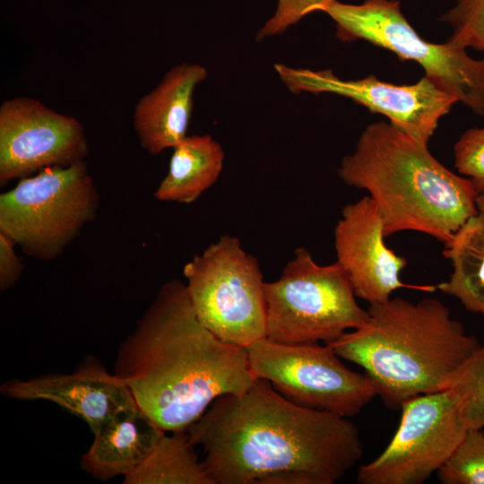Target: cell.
<instances>
[{
    "mask_svg": "<svg viewBox=\"0 0 484 484\" xmlns=\"http://www.w3.org/2000/svg\"><path fill=\"white\" fill-rule=\"evenodd\" d=\"M186 431L213 484H334L363 454L349 418L298 406L258 378L216 398Z\"/></svg>",
    "mask_w": 484,
    "mask_h": 484,
    "instance_id": "1",
    "label": "cell"
},
{
    "mask_svg": "<svg viewBox=\"0 0 484 484\" xmlns=\"http://www.w3.org/2000/svg\"><path fill=\"white\" fill-rule=\"evenodd\" d=\"M114 374L161 430H186L212 402L257 379L246 349L226 342L197 318L186 284L164 283L121 343Z\"/></svg>",
    "mask_w": 484,
    "mask_h": 484,
    "instance_id": "2",
    "label": "cell"
},
{
    "mask_svg": "<svg viewBox=\"0 0 484 484\" xmlns=\"http://www.w3.org/2000/svg\"><path fill=\"white\" fill-rule=\"evenodd\" d=\"M361 327L328 343L360 366L392 409L406 400L449 388L481 342L435 298H391L369 304Z\"/></svg>",
    "mask_w": 484,
    "mask_h": 484,
    "instance_id": "3",
    "label": "cell"
},
{
    "mask_svg": "<svg viewBox=\"0 0 484 484\" xmlns=\"http://www.w3.org/2000/svg\"><path fill=\"white\" fill-rule=\"evenodd\" d=\"M338 175L346 185L369 193L385 237L412 230L445 243L479 212L473 182L448 169L428 144L389 122L365 127Z\"/></svg>",
    "mask_w": 484,
    "mask_h": 484,
    "instance_id": "4",
    "label": "cell"
},
{
    "mask_svg": "<svg viewBox=\"0 0 484 484\" xmlns=\"http://www.w3.org/2000/svg\"><path fill=\"white\" fill-rule=\"evenodd\" d=\"M99 203L84 160L48 167L0 194V231L28 256L51 261L96 218Z\"/></svg>",
    "mask_w": 484,
    "mask_h": 484,
    "instance_id": "5",
    "label": "cell"
},
{
    "mask_svg": "<svg viewBox=\"0 0 484 484\" xmlns=\"http://www.w3.org/2000/svg\"><path fill=\"white\" fill-rule=\"evenodd\" d=\"M264 298L266 338L285 344H328L369 317L343 268L317 264L304 247L294 251L278 280L264 283Z\"/></svg>",
    "mask_w": 484,
    "mask_h": 484,
    "instance_id": "6",
    "label": "cell"
},
{
    "mask_svg": "<svg viewBox=\"0 0 484 484\" xmlns=\"http://www.w3.org/2000/svg\"><path fill=\"white\" fill-rule=\"evenodd\" d=\"M315 12L331 17L341 41L365 40L402 61L418 63L425 76L484 117V58H472L466 48L449 39L433 43L423 39L404 16L398 0H364L358 4L331 0Z\"/></svg>",
    "mask_w": 484,
    "mask_h": 484,
    "instance_id": "7",
    "label": "cell"
},
{
    "mask_svg": "<svg viewBox=\"0 0 484 484\" xmlns=\"http://www.w3.org/2000/svg\"><path fill=\"white\" fill-rule=\"evenodd\" d=\"M199 321L220 340L246 348L266 337L264 283L258 260L224 234L183 268Z\"/></svg>",
    "mask_w": 484,
    "mask_h": 484,
    "instance_id": "8",
    "label": "cell"
},
{
    "mask_svg": "<svg viewBox=\"0 0 484 484\" xmlns=\"http://www.w3.org/2000/svg\"><path fill=\"white\" fill-rule=\"evenodd\" d=\"M385 449L362 465L359 484H422L451 457L471 429L463 397L454 386L411 397Z\"/></svg>",
    "mask_w": 484,
    "mask_h": 484,
    "instance_id": "9",
    "label": "cell"
},
{
    "mask_svg": "<svg viewBox=\"0 0 484 484\" xmlns=\"http://www.w3.org/2000/svg\"><path fill=\"white\" fill-rule=\"evenodd\" d=\"M246 349L255 376L298 406L350 418L377 396L372 380L347 367L328 344H285L265 337Z\"/></svg>",
    "mask_w": 484,
    "mask_h": 484,
    "instance_id": "10",
    "label": "cell"
},
{
    "mask_svg": "<svg viewBox=\"0 0 484 484\" xmlns=\"http://www.w3.org/2000/svg\"><path fill=\"white\" fill-rule=\"evenodd\" d=\"M281 80L294 92L332 93L388 118L389 123L419 143L428 144L440 119L457 99L428 77L411 84H394L369 74L358 80H343L331 69L314 71L277 64Z\"/></svg>",
    "mask_w": 484,
    "mask_h": 484,
    "instance_id": "11",
    "label": "cell"
},
{
    "mask_svg": "<svg viewBox=\"0 0 484 484\" xmlns=\"http://www.w3.org/2000/svg\"><path fill=\"white\" fill-rule=\"evenodd\" d=\"M90 151L82 125L30 97L0 106V186L46 168L84 160Z\"/></svg>",
    "mask_w": 484,
    "mask_h": 484,
    "instance_id": "12",
    "label": "cell"
},
{
    "mask_svg": "<svg viewBox=\"0 0 484 484\" xmlns=\"http://www.w3.org/2000/svg\"><path fill=\"white\" fill-rule=\"evenodd\" d=\"M385 238L383 220L369 195L343 207L334 228L336 262L347 273L356 297L375 304L388 300L402 288L435 290L434 286L401 281L407 261L386 246Z\"/></svg>",
    "mask_w": 484,
    "mask_h": 484,
    "instance_id": "13",
    "label": "cell"
},
{
    "mask_svg": "<svg viewBox=\"0 0 484 484\" xmlns=\"http://www.w3.org/2000/svg\"><path fill=\"white\" fill-rule=\"evenodd\" d=\"M0 391L15 400L54 402L82 419L92 434L122 411L137 405L126 385L95 360L70 374L9 380Z\"/></svg>",
    "mask_w": 484,
    "mask_h": 484,
    "instance_id": "14",
    "label": "cell"
},
{
    "mask_svg": "<svg viewBox=\"0 0 484 484\" xmlns=\"http://www.w3.org/2000/svg\"><path fill=\"white\" fill-rule=\"evenodd\" d=\"M207 77L205 67L183 63L169 70L134 107L133 125L141 146L151 155L177 145L192 117L195 88Z\"/></svg>",
    "mask_w": 484,
    "mask_h": 484,
    "instance_id": "15",
    "label": "cell"
},
{
    "mask_svg": "<svg viewBox=\"0 0 484 484\" xmlns=\"http://www.w3.org/2000/svg\"><path fill=\"white\" fill-rule=\"evenodd\" d=\"M165 433L138 405L127 409L93 434L81 467L104 481L125 477L149 457Z\"/></svg>",
    "mask_w": 484,
    "mask_h": 484,
    "instance_id": "16",
    "label": "cell"
},
{
    "mask_svg": "<svg viewBox=\"0 0 484 484\" xmlns=\"http://www.w3.org/2000/svg\"><path fill=\"white\" fill-rule=\"evenodd\" d=\"M224 151L210 134L186 136L173 148L168 174L154 192L162 202L192 203L219 179Z\"/></svg>",
    "mask_w": 484,
    "mask_h": 484,
    "instance_id": "17",
    "label": "cell"
},
{
    "mask_svg": "<svg viewBox=\"0 0 484 484\" xmlns=\"http://www.w3.org/2000/svg\"><path fill=\"white\" fill-rule=\"evenodd\" d=\"M453 272L436 289L457 298L468 311L484 316V213L471 216L444 243Z\"/></svg>",
    "mask_w": 484,
    "mask_h": 484,
    "instance_id": "18",
    "label": "cell"
},
{
    "mask_svg": "<svg viewBox=\"0 0 484 484\" xmlns=\"http://www.w3.org/2000/svg\"><path fill=\"white\" fill-rule=\"evenodd\" d=\"M124 484H213L186 430L165 433L149 457Z\"/></svg>",
    "mask_w": 484,
    "mask_h": 484,
    "instance_id": "19",
    "label": "cell"
},
{
    "mask_svg": "<svg viewBox=\"0 0 484 484\" xmlns=\"http://www.w3.org/2000/svg\"><path fill=\"white\" fill-rule=\"evenodd\" d=\"M443 484H484V431L470 429L437 471Z\"/></svg>",
    "mask_w": 484,
    "mask_h": 484,
    "instance_id": "20",
    "label": "cell"
},
{
    "mask_svg": "<svg viewBox=\"0 0 484 484\" xmlns=\"http://www.w3.org/2000/svg\"><path fill=\"white\" fill-rule=\"evenodd\" d=\"M438 20L452 28L448 39L454 44L484 54V0H455Z\"/></svg>",
    "mask_w": 484,
    "mask_h": 484,
    "instance_id": "21",
    "label": "cell"
},
{
    "mask_svg": "<svg viewBox=\"0 0 484 484\" xmlns=\"http://www.w3.org/2000/svg\"><path fill=\"white\" fill-rule=\"evenodd\" d=\"M451 386L463 397L471 428H484V343L463 365Z\"/></svg>",
    "mask_w": 484,
    "mask_h": 484,
    "instance_id": "22",
    "label": "cell"
},
{
    "mask_svg": "<svg viewBox=\"0 0 484 484\" xmlns=\"http://www.w3.org/2000/svg\"><path fill=\"white\" fill-rule=\"evenodd\" d=\"M454 167L470 178L479 194L484 192V127L463 132L454 147Z\"/></svg>",
    "mask_w": 484,
    "mask_h": 484,
    "instance_id": "23",
    "label": "cell"
},
{
    "mask_svg": "<svg viewBox=\"0 0 484 484\" xmlns=\"http://www.w3.org/2000/svg\"><path fill=\"white\" fill-rule=\"evenodd\" d=\"M331 0H278L273 15L258 30L255 39L281 34L298 23L306 15Z\"/></svg>",
    "mask_w": 484,
    "mask_h": 484,
    "instance_id": "24",
    "label": "cell"
},
{
    "mask_svg": "<svg viewBox=\"0 0 484 484\" xmlns=\"http://www.w3.org/2000/svg\"><path fill=\"white\" fill-rule=\"evenodd\" d=\"M16 244L6 234L0 231V290L13 288L19 281L24 265L17 255Z\"/></svg>",
    "mask_w": 484,
    "mask_h": 484,
    "instance_id": "25",
    "label": "cell"
},
{
    "mask_svg": "<svg viewBox=\"0 0 484 484\" xmlns=\"http://www.w3.org/2000/svg\"><path fill=\"white\" fill-rule=\"evenodd\" d=\"M476 205L478 211L484 213V192L478 194L476 199Z\"/></svg>",
    "mask_w": 484,
    "mask_h": 484,
    "instance_id": "26",
    "label": "cell"
}]
</instances>
